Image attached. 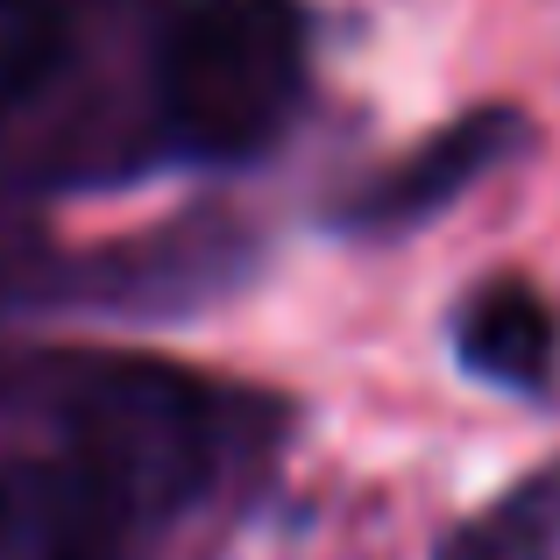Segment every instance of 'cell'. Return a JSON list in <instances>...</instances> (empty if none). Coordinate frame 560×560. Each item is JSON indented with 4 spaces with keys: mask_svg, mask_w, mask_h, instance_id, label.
Returning a JSON list of instances; mask_svg holds the SVG:
<instances>
[{
    "mask_svg": "<svg viewBox=\"0 0 560 560\" xmlns=\"http://www.w3.org/2000/svg\"><path fill=\"white\" fill-rule=\"evenodd\" d=\"M50 419L136 525L199 504L234 447V397L156 355H65L50 370Z\"/></svg>",
    "mask_w": 560,
    "mask_h": 560,
    "instance_id": "obj_1",
    "label": "cell"
},
{
    "mask_svg": "<svg viewBox=\"0 0 560 560\" xmlns=\"http://www.w3.org/2000/svg\"><path fill=\"white\" fill-rule=\"evenodd\" d=\"M313 28L299 0H185L156 36V121L191 164H248L305 100Z\"/></svg>",
    "mask_w": 560,
    "mask_h": 560,
    "instance_id": "obj_2",
    "label": "cell"
},
{
    "mask_svg": "<svg viewBox=\"0 0 560 560\" xmlns=\"http://www.w3.org/2000/svg\"><path fill=\"white\" fill-rule=\"evenodd\" d=\"M136 511L71 447L0 468V560H121Z\"/></svg>",
    "mask_w": 560,
    "mask_h": 560,
    "instance_id": "obj_3",
    "label": "cell"
},
{
    "mask_svg": "<svg viewBox=\"0 0 560 560\" xmlns=\"http://www.w3.org/2000/svg\"><path fill=\"white\" fill-rule=\"evenodd\" d=\"M525 150V114L518 107H476L462 121L433 128L419 150H405L397 164H383L355 199L334 206L348 234H405L425 228L433 213H447L462 191H476L504 156Z\"/></svg>",
    "mask_w": 560,
    "mask_h": 560,
    "instance_id": "obj_4",
    "label": "cell"
},
{
    "mask_svg": "<svg viewBox=\"0 0 560 560\" xmlns=\"http://www.w3.org/2000/svg\"><path fill=\"white\" fill-rule=\"evenodd\" d=\"M553 305L525 277H490L454 313V355L468 376L504 383V390H539L553 376Z\"/></svg>",
    "mask_w": 560,
    "mask_h": 560,
    "instance_id": "obj_5",
    "label": "cell"
},
{
    "mask_svg": "<svg viewBox=\"0 0 560 560\" xmlns=\"http://www.w3.org/2000/svg\"><path fill=\"white\" fill-rule=\"evenodd\" d=\"M433 560H560V462L533 468L476 518H462Z\"/></svg>",
    "mask_w": 560,
    "mask_h": 560,
    "instance_id": "obj_6",
    "label": "cell"
},
{
    "mask_svg": "<svg viewBox=\"0 0 560 560\" xmlns=\"http://www.w3.org/2000/svg\"><path fill=\"white\" fill-rule=\"evenodd\" d=\"M71 65L65 0H0V121L22 114Z\"/></svg>",
    "mask_w": 560,
    "mask_h": 560,
    "instance_id": "obj_7",
    "label": "cell"
}]
</instances>
